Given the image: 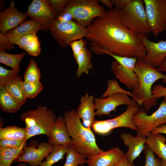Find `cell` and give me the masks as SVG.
Wrapping results in <instances>:
<instances>
[{
  "label": "cell",
  "instance_id": "3957f363",
  "mask_svg": "<svg viewBox=\"0 0 166 166\" xmlns=\"http://www.w3.org/2000/svg\"><path fill=\"white\" fill-rule=\"evenodd\" d=\"M63 117L72 140L71 146L85 158L104 151L97 144L91 128H86L82 124L76 110L65 112Z\"/></svg>",
  "mask_w": 166,
  "mask_h": 166
},
{
  "label": "cell",
  "instance_id": "6da1fadb",
  "mask_svg": "<svg viewBox=\"0 0 166 166\" xmlns=\"http://www.w3.org/2000/svg\"><path fill=\"white\" fill-rule=\"evenodd\" d=\"M120 10L115 7L93 20L87 28L85 37L91 51L97 55L107 53L144 60L146 49L139 36L123 24Z\"/></svg>",
  "mask_w": 166,
  "mask_h": 166
},
{
  "label": "cell",
  "instance_id": "db71d44e",
  "mask_svg": "<svg viewBox=\"0 0 166 166\" xmlns=\"http://www.w3.org/2000/svg\"><path fill=\"white\" fill-rule=\"evenodd\" d=\"M78 166H84V165H79Z\"/></svg>",
  "mask_w": 166,
  "mask_h": 166
},
{
  "label": "cell",
  "instance_id": "f6af8a7d",
  "mask_svg": "<svg viewBox=\"0 0 166 166\" xmlns=\"http://www.w3.org/2000/svg\"><path fill=\"white\" fill-rule=\"evenodd\" d=\"M132 0H111V1L115 6L116 8L120 10L124 8L130 3Z\"/></svg>",
  "mask_w": 166,
  "mask_h": 166
},
{
  "label": "cell",
  "instance_id": "cb8c5ba5",
  "mask_svg": "<svg viewBox=\"0 0 166 166\" xmlns=\"http://www.w3.org/2000/svg\"><path fill=\"white\" fill-rule=\"evenodd\" d=\"M92 54L90 50L84 47L77 55L75 60L78 65L76 75L80 78L84 73H89V70H93V68L91 61Z\"/></svg>",
  "mask_w": 166,
  "mask_h": 166
},
{
  "label": "cell",
  "instance_id": "ffe728a7",
  "mask_svg": "<svg viewBox=\"0 0 166 166\" xmlns=\"http://www.w3.org/2000/svg\"><path fill=\"white\" fill-rule=\"evenodd\" d=\"M48 142L53 145L70 146L72 140L68 131L63 117H59L55 120L51 129Z\"/></svg>",
  "mask_w": 166,
  "mask_h": 166
},
{
  "label": "cell",
  "instance_id": "8fae6325",
  "mask_svg": "<svg viewBox=\"0 0 166 166\" xmlns=\"http://www.w3.org/2000/svg\"><path fill=\"white\" fill-rule=\"evenodd\" d=\"M94 103L95 115L99 117L109 116L110 113L113 111H116V108L120 105L140 106L128 95L122 93L112 94L105 98H95Z\"/></svg>",
  "mask_w": 166,
  "mask_h": 166
},
{
  "label": "cell",
  "instance_id": "52a82bcc",
  "mask_svg": "<svg viewBox=\"0 0 166 166\" xmlns=\"http://www.w3.org/2000/svg\"><path fill=\"white\" fill-rule=\"evenodd\" d=\"M48 29L59 45L64 47L74 41L85 37L87 33V28L77 22L61 21L57 18L49 24Z\"/></svg>",
  "mask_w": 166,
  "mask_h": 166
},
{
  "label": "cell",
  "instance_id": "8992f818",
  "mask_svg": "<svg viewBox=\"0 0 166 166\" xmlns=\"http://www.w3.org/2000/svg\"><path fill=\"white\" fill-rule=\"evenodd\" d=\"M65 9L71 13L78 23L86 28L95 18L103 16L106 11L97 0H69Z\"/></svg>",
  "mask_w": 166,
  "mask_h": 166
},
{
  "label": "cell",
  "instance_id": "7dc6e473",
  "mask_svg": "<svg viewBox=\"0 0 166 166\" xmlns=\"http://www.w3.org/2000/svg\"><path fill=\"white\" fill-rule=\"evenodd\" d=\"M114 166H135L134 164H131L127 159L124 154L122 159Z\"/></svg>",
  "mask_w": 166,
  "mask_h": 166
},
{
  "label": "cell",
  "instance_id": "7402d4cb",
  "mask_svg": "<svg viewBox=\"0 0 166 166\" xmlns=\"http://www.w3.org/2000/svg\"><path fill=\"white\" fill-rule=\"evenodd\" d=\"M23 81L21 76L18 75L4 86L8 93L21 105L26 102L27 99L23 88Z\"/></svg>",
  "mask_w": 166,
  "mask_h": 166
},
{
  "label": "cell",
  "instance_id": "f546056e",
  "mask_svg": "<svg viewBox=\"0 0 166 166\" xmlns=\"http://www.w3.org/2000/svg\"><path fill=\"white\" fill-rule=\"evenodd\" d=\"M41 76L40 70L36 61L34 59H31L23 74L24 81L30 82L39 81Z\"/></svg>",
  "mask_w": 166,
  "mask_h": 166
},
{
  "label": "cell",
  "instance_id": "e575fe53",
  "mask_svg": "<svg viewBox=\"0 0 166 166\" xmlns=\"http://www.w3.org/2000/svg\"><path fill=\"white\" fill-rule=\"evenodd\" d=\"M144 152L145 158L144 166H160V160L156 157L154 153L146 144Z\"/></svg>",
  "mask_w": 166,
  "mask_h": 166
},
{
  "label": "cell",
  "instance_id": "4fadbf2b",
  "mask_svg": "<svg viewBox=\"0 0 166 166\" xmlns=\"http://www.w3.org/2000/svg\"><path fill=\"white\" fill-rule=\"evenodd\" d=\"M146 51L143 60L145 62L157 68L166 57V41L154 42L145 35H139Z\"/></svg>",
  "mask_w": 166,
  "mask_h": 166
},
{
  "label": "cell",
  "instance_id": "681fc988",
  "mask_svg": "<svg viewBox=\"0 0 166 166\" xmlns=\"http://www.w3.org/2000/svg\"><path fill=\"white\" fill-rule=\"evenodd\" d=\"M156 69L160 72L166 73V57L164 59L159 66Z\"/></svg>",
  "mask_w": 166,
  "mask_h": 166
},
{
  "label": "cell",
  "instance_id": "f907efd6",
  "mask_svg": "<svg viewBox=\"0 0 166 166\" xmlns=\"http://www.w3.org/2000/svg\"><path fill=\"white\" fill-rule=\"evenodd\" d=\"M160 166H166V162L162 159H161Z\"/></svg>",
  "mask_w": 166,
  "mask_h": 166
},
{
  "label": "cell",
  "instance_id": "44dd1931",
  "mask_svg": "<svg viewBox=\"0 0 166 166\" xmlns=\"http://www.w3.org/2000/svg\"><path fill=\"white\" fill-rule=\"evenodd\" d=\"M45 28L38 21L31 19L27 20L19 26L9 31L5 34L10 42L13 44L21 37L28 34H36L40 30Z\"/></svg>",
  "mask_w": 166,
  "mask_h": 166
},
{
  "label": "cell",
  "instance_id": "816d5d0a",
  "mask_svg": "<svg viewBox=\"0 0 166 166\" xmlns=\"http://www.w3.org/2000/svg\"><path fill=\"white\" fill-rule=\"evenodd\" d=\"M17 166H28L26 163L24 162H21L17 165Z\"/></svg>",
  "mask_w": 166,
  "mask_h": 166
},
{
  "label": "cell",
  "instance_id": "2e32d148",
  "mask_svg": "<svg viewBox=\"0 0 166 166\" xmlns=\"http://www.w3.org/2000/svg\"><path fill=\"white\" fill-rule=\"evenodd\" d=\"M124 155L119 148L115 147L88 157L87 163L88 166H114Z\"/></svg>",
  "mask_w": 166,
  "mask_h": 166
},
{
  "label": "cell",
  "instance_id": "d590c367",
  "mask_svg": "<svg viewBox=\"0 0 166 166\" xmlns=\"http://www.w3.org/2000/svg\"><path fill=\"white\" fill-rule=\"evenodd\" d=\"M18 75L15 71L11 69H6L0 66V87L4 86L11 79Z\"/></svg>",
  "mask_w": 166,
  "mask_h": 166
},
{
  "label": "cell",
  "instance_id": "836d02e7",
  "mask_svg": "<svg viewBox=\"0 0 166 166\" xmlns=\"http://www.w3.org/2000/svg\"><path fill=\"white\" fill-rule=\"evenodd\" d=\"M24 49L31 56H37L39 55L41 52V44L37 36L27 43Z\"/></svg>",
  "mask_w": 166,
  "mask_h": 166
},
{
  "label": "cell",
  "instance_id": "277c9868",
  "mask_svg": "<svg viewBox=\"0 0 166 166\" xmlns=\"http://www.w3.org/2000/svg\"><path fill=\"white\" fill-rule=\"evenodd\" d=\"M56 116L53 110L39 105L35 109L22 113L20 118L25 123L26 130L25 140L33 136L40 134L49 136Z\"/></svg>",
  "mask_w": 166,
  "mask_h": 166
},
{
  "label": "cell",
  "instance_id": "60d3db41",
  "mask_svg": "<svg viewBox=\"0 0 166 166\" xmlns=\"http://www.w3.org/2000/svg\"><path fill=\"white\" fill-rule=\"evenodd\" d=\"M152 93L153 97L158 99L164 97L166 94V87L160 84H156L152 88Z\"/></svg>",
  "mask_w": 166,
  "mask_h": 166
},
{
  "label": "cell",
  "instance_id": "ab89813d",
  "mask_svg": "<svg viewBox=\"0 0 166 166\" xmlns=\"http://www.w3.org/2000/svg\"><path fill=\"white\" fill-rule=\"evenodd\" d=\"M86 40L82 39L77 40L72 42L69 46L73 52V57L75 60L77 55L87 44Z\"/></svg>",
  "mask_w": 166,
  "mask_h": 166
},
{
  "label": "cell",
  "instance_id": "83f0119b",
  "mask_svg": "<svg viewBox=\"0 0 166 166\" xmlns=\"http://www.w3.org/2000/svg\"><path fill=\"white\" fill-rule=\"evenodd\" d=\"M69 146L62 145H54L51 152L45 157V160L42 161L39 166H51L63 159L64 156L68 151Z\"/></svg>",
  "mask_w": 166,
  "mask_h": 166
},
{
  "label": "cell",
  "instance_id": "d6986e66",
  "mask_svg": "<svg viewBox=\"0 0 166 166\" xmlns=\"http://www.w3.org/2000/svg\"><path fill=\"white\" fill-rule=\"evenodd\" d=\"M111 69L116 77L129 89L133 90L138 85V77L134 68L122 66L116 61L111 64Z\"/></svg>",
  "mask_w": 166,
  "mask_h": 166
},
{
  "label": "cell",
  "instance_id": "9c48e42d",
  "mask_svg": "<svg viewBox=\"0 0 166 166\" xmlns=\"http://www.w3.org/2000/svg\"><path fill=\"white\" fill-rule=\"evenodd\" d=\"M139 106H128L122 113L114 118L105 120H96L91 128L97 134L104 135L109 133L113 129L125 127L136 130L133 118Z\"/></svg>",
  "mask_w": 166,
  "mask_h": 166
},
{
  "label": "cell",
  "instance_id": "e0dca14e",
  "mask_svg": "<svg viewBox=\"0 0 166 166\" xmlns=\"http://www.w3.org/2000/svg\"><path fill=\"white\" fill-rule=\"evenodd\" d=\"M124 145L128 147L125 155L129 162L133 164V161L145 148L146 138L137 135L134 136L130 133H122L120 136Z\"/></svg>",
  "mask_w": 166,
  "mask_h": 166
},
{
  "label": "cell",
  "instance_id": "1f68e13d",
  "mask_svg": "<svg viewBox=\"0 0 166 166\" xmlns=\"http://www.w3.org/2000/svg\"><path fill=\"white\" fill-rule=\"evenodd\" d=\"M107 82L108 86L107 89L102 94L101 98H105L110 95L118 93L126 94L132 97L131 92L121 88L116 80H108Z\"/></svg>",
  "mask_w": 166,
  "mask_h": 166
},
{
  "label": "cell",
  "instance_id": "7a4b0ae2",
  "mask_svg": "<svg viewBox=\"0 0 166 166\" xmlns=\"http://www.w3.org/2000/svg\"><path fill=\"white\" fill-rule=\"evenodd\" d=\"M134 71L138 78V85L131 92L132 98L139 106L142 105L146 111H148L157 102L158 99L153 97L152 85L160 79H163L166 83V75L140 59H137L136 62Z\"/></svg>",
  "mask_w": 166,
  "mask_h": 166
},
{
  "label": "cell",
  "instance_id": "f5cc1de1",
  "mask_svg": "<svg viewBox=\"0 0 166 166\" xmlns=\"http://www.w3.org/2000/svg\"><path fill=\"white\" fill-rule=\"evenodd\" d=\"M164 101L165 102H166V94L164 95Z\"/></svg>",
  "mask_w": 166,
  "mask_h": 166
},
{
  "label": "cell",
  "instance_id": "9a60e30c",
  "mask_svg": "<svg viewBox=\"0 0 166 166\" xmlns=\"http://www.w3.org/2000/svg\"><path fill=\"white\" fill-rule=\"evenodd\" d=\"M14 4V1H12L9 7L0 13V31L2 34L18 26L28 16L26 14L19 12L15 8Z\"/></svg>",
  "mask_w": 166,
  "mask_h": 166
},
{
  "label": "cell",
  "instance_id": "d6a6232c",
  "mask_svg": "<svg viewBox=\"0 0 166 166\" xmlns=\"http://www.w3.org/2000/svg\"><path fill=\"white\" fill-rule=\"evenodd\" d=\"M17 158L9 148L0 146V165L10 166Z\"/></svg>",
  "mask_w": 166,
  "mask_h": 166
},
{
  "label": "cell",
  "instance_id": "5bb4252c",
  "mask_svg": "<svg viewBox=\"0 0 166 166\" xmlns=\"http://www.w3.org/2000/svg\"><path fill=\"white\" fill-rule=\"evenodd\" d=\"M26 14L30 18L41 23L45 29H48L49 24L56 16L47 0H33Z\"/></svg>",
  "mask_w": 166,
  "mask_h": 166
},
{
  "label": "cell",
  "instance_id": "ba28073f",
  "mask_svg": "<svg viewBox=\"0 0 166 166\" xmlns=\"http://www.w3.org/2000/svg\"><path fill=\"white\" fill-rule=\"evenodd\" d=\"M137 135L146 137L154 128L166 124V102L163 101L158 109L151 115L139 107L133 118Z\"/></svg>",
  "mask_w": 166,
  "mask_h": 166
},
{
  "label": "cell",
  "instance_id": "4dcf8cb0",
  "mask_svg": "<svg viewBox=\"0 0 166 166\" xmlns=\"http://www.w3.org/2000/svg\"><path fill=\"white\" fill-rule=\"evenodd\" d=\"M22 86L27 98L34 97L39 94L43 89L42 85L40 81L30 82L24 81Z\"/></svg>",
  "mask_w": 166,
  "mask_h": 166
},
{
  "label": "cell",
  "instance_id": "f1b7e54d",
  "mask_svg": "<svg viewBox=\"0 0 166 166\" xmlns=\"http://www.w3.org/2000/svg\"><path fill=\"white\" fill-rule=\"evenodd\" d=\"M66 154L64 166H78L87 163V160L71 145L69 146Z\"/></svg>",
  "mask_w": 166,
  "mask_h": 166
},
{
  "label": "cell",
  "instance_id": "d4e9b609",
  "mask_svg": "<svg viewBox=\"0 0 166 166\" xmlns=\"http://www.w3.org/2000/svg\"><path fill=\"white\" fill-rule=\"evenodd\" d=\"M21 106L8 93L4 86L0 87V107L2 111L14 113L18 111Z\"/></svg>",
  "mask_w": 166,
  "mask_h": 166
},
{
  "label": "cell",
  "instance_id": "ac0fdd59",
  "mask_svg": "<svg viewBox=\"0 0 166 166\" xmlns=\"http://www.w3.org/2000/svg\"><path fill=\"white\" fill-rule=\"evenodd\" d=\"M94 97L87 93L81 97L80 103L78 107L77 113L85 127L91 128L96 121Z\"/></svg>",
  "mask_w": 166,
  "mask_h": 166
},
{
  "label": "cell",
  "instance_id": "7bdbcfd3",
  "mask_svg": "<svg viewBox=\"0 0 166 166\" xmlns=\"http://www.w3.org/2000/svg\"><path fill=\"white\" fill-rule=\"evenodd\" d=\"M37 36L36 34H28L21 37L15 43L19 47L23 49L27 43L32 39Z\"/></svg>",
  "mask_w": 166,
  "mask_h": 166
},
{
  "label": "cell",
  "instance_id": "30bf717a",
  "mask_svg": "<svg viewBox=\"0 0 166 166\" xmlns=\"http://www.w3.org/2000/svg\"><path fill=\"white\" fill-rule=\"evenodd\" d=\"M148 23L157 37L166 27V0H144Z\"/></svg>",
  "mask_w": 166,
  "mask_h": 166
},
{
  "label": "cell",
  "instance_id": "603a6c76",
  "mask_svg": "<svg viewBox=\"0 0 166 166\" xmlns=\"http://www.w3.org/2000/svg\"><path fill=\"white\" fill-rule=\"evenodd\" d=\"M146 144L159 158L166 162V138L161 134L150 133L146 137Z\"/></svg>",
  "mask_w": 166,
  "mask_h": 166
},
{
  "label": "cell",
  "instance_id": "8d00e7d4",
  "mask_svg": "<svg viewBox=\"0 0 166 166\" xmlns=\"http://www.w3.org/2000/svg\"><path fill=\"white\" fill-rule=\"evenodd\" d=\"M25 140H18L7 139H0V146L7 148H23L26 146Z\"/></svg>",
  "mask_w": 166,
  "mask_h": 166
},
{
  "label": "cell",
  "instance_id": "9f6ffc18",
  "mask_svg": "<svg viewBox=\"0 0 166 166\" xmlns=\"http://www.w3.org/2000/svg\"><path fill=\"white\" fill-rule=\"evenodd\" d=\"M0 166H3L0 165Z\"/></svg>",
  "mask_w": 166,
  "mask_h": 166
},
{
  "label": "cell",
  "instance_id": "74e56055",
  "mask_svg": "<svg viewBox=\"0 0 166 166\" xmlns=\"http://www.w3.org/2000/svg\"><path fill=\"white\" fill-rule=\"evenodd\" d=\"M105 54L112 57L120 65L123 66L135 67L137 60L135 58L118 56L108 53Z\"/></svg>",
  "mask_w": 166,
  "mask_h": 166
},
{
  "label": "cell",
  "instance_id": "f35d334b",
  "mask_svg": "<svg viewBox=\"0 0 166 166\" xmlns=\"http://www.w3.org/2000/svg\"><path fill=\"white\" fill-rule=\"evenodd\" d=\"M48 2L56 15L59 14L67 5L68 0H49Z\"/></svg>",
  "mask_w": 166,
  "mask_h": 166
},
{
  "label": "cell",
  "instance_id": "11a10c76",
  "mask_svg": "<svg viewBox=\"0 0 166 166\" xmlns=\"http://www.w3.org/2000/svg\"><path fill=\"white\" fill-rule=\"evenodd\" d=\"M164 31H166V28H165V30H164Z\"/></svg>",
  "mask_w": 166,
  "mask_h": 166
},
{
  "label": "cell",
  "instance_id": "c3c4849f",
  "mask_svg": "<svg viewBox=\"0 0 166 166\" xmlns=\"http://www.w3.org/2000/svg\"><path fill=\"white\" fill-rule=\"evenodd\" d=\"M99 1L105 5L109 9V10H111L113 8V6L114 5L112 3L111 0H100Z\"/></svg>",
  "mask_w": 166,
  "mask_h": 166
},
{
  "label": "cell",
  "instance_id": "5b68a950",
  "mask_svg": "<svg viewBox=\"0 0 166 166\" xmlns=\"http://www.w3.org/2000/svg\"><path fill=\"white\" fill-rule=\"evenodd\" d=\"M144 4L143 0H132L119 11L123 25L138 35H147L151 32L148 23Z\"/></svg>",
  "mask_w": 166,
  "mask_h": 166
},
{
  "label": "cell",
  "instance_id": "484cf974",
  "mask_svg": "<svg viewBox=\"0 0 166 166\" xmlns=\"http://www.w3.org/2000/svg\"><path fill=\"white\" fill-rule=\"evenodd\" d=\"M25 128L16 125L0 128V139H7L18 140H25L26 137Z\"/></svg>",
  "mask_w": 166,
  "mask_h": 166
},
{
  "label": "cell",
  "instance_id": "7c38bea8",
  "mask_svg": "<svg viewBox=\"0 0 166 166\" xmlns=\"http://www.w3.org/2000/svg\"><path fill=\"white\" fill-rule=\"evenodd\" d=\"M36 145L33 144L25 146L23 153L14 162H25L30 166H39L42 160L51 152L54 145L48 142L41 143L37 148Z\"/></svg>",
  "mask_w": 166,
  "mask_h": 166
},
{
  "label": "cell",
  "instance_id": "4316f807",
  "mask_svg": "<svg viewBox=\"0 0 166 166\" xmlns=\"http://www.w3.org/2000/svg\"><path fill=\"white\" fill-rule=\"evenodd\" d=\"M26 54V53H23L18 54H10L4 50H0V62L10 67L18 73L20 70L19 64Z\"/></svg>",
  "mask_w": 166,
  "mask_h": 166
},
{
  "label": "cell",
  "instance_id": "b9f144b4",
  "mask_svg": "<svg viewBox=\"0 0 166 166\" xmlns=\"http://www.w3.org/2000/svg\"><path fill=\"white\" fill-rule=\"evenodd\" d=\"M14 44L10 42L6 35L0 34V50H4L14 48Z\"/></svg>",
  "mask_w": 166,
  "mask_h": 166
},
{
  "label": "cell",
  "instance_id": "ee69618b",
  "mask_svg": "<svg viewBox=\"0 0 166 166\" xmlns=\"http://www.w3.org/2000/svg\"><path fill=\"white\" fill-rule=\"evenodd\" d=\"M57 18L60 21H72L73 19L71 13L65 9L59 14V15Z\"/></svg>",
  "mask_w": 166,
  "mask_h": 166
},
{
  "label": "cell",
  "instance_id": "bcb514c9",
  "mask_svg": "<svg viewBox=\"0 0 166 166\" xmlns=\"http://www.w3.org/2000/svg\"><path fill=\"white\" fill-rule=\"evenodd\" d=\"M151 132L154 134L164 133L166 134V124H161L154 128Z\"/></svg>",
  "mask_w": 166,
  "mask_h": 166
}]
</instances>
